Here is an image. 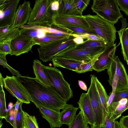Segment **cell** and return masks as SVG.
Returning a JSON list of instances; mask_svg holds the SVG:
<instances>
[{
    "label": "cell",
    "instance_id": "1",
    "mask_svg": "<svg viewBox=\"0 0 128 128\" xmlns=\"http://www.w3.org/2000/svg\"><path fill=\"white\" fill-rule=\"evenodd\" d=\"M18 77L36 106H40L59 112L64 109L67 102L52 86L42 84L35 78L28 76Z\"/></svg>",
    "mask_w": 128,
    "mask_h": 128
},
{
    "label": "cell",
    "instance_id": "2",
    "mask_svg": "<svg viewBox=\"0 0 128 128\" xmlns=\"http://www.w3.org/2000/svg\"><path fill=\"white\" fill-rule=\"evenodd\" d=\"M52 1L36 0L27 24L50 28L56 15L52 9Z\"/></svg>",
    "mask_w": 128,
    "mask_h": 128
},
{
    "label": "cell",
    "instance_id": "3",
    "mask_svg": "<svg viewBox=\"0 0 128 128\" xmlns=\"http://www.w3.org/2000/svg\"><path fill=\"white\" fill-rule=\"evenodd\" d=\"M84 16L90 28L104 40L108 45L114 44L116 31L114 24L97 15L89 14Z\"/></svg>",
    "mask_w": 128,
    "mask_h": 128
},
{
    "label": "cell",
    "instance_id": "4",
    "mask_svg": "<svg viewBox=\"0 0 128 128\" xmlns=\"http://www.w3.org/2000/svg\"><path fill=\"white\" fill-rule=\"evenodd\" d=\"M109 76L108 81L115 94L128 89V75L123 64L118 56L115 55L110 66L107 69Z\"/></svg>",
    "mask_w": 128,
    "mask_h": 128
},
{
    "label": "cell",
    "instance_id": "5",
    "mask_svg": "<svg viewBox=\"0 0 128 128\" xmlns=\"http://www.w3.org/2000/svg\"><path fill=\"white\" fill-rule=\"evenodd\" d=\"M91 8L96 15L113 24L123 16L117 0H94Z\"/></svg>",
    "mask_w": 128,
    "mask_h": 128
},
{
    "label": "cell",
    "instance_id": "6",
    "mask_svg": "<svg viewBox=\"0 0 128 128\" xmlns=\"http://www.w3.org/2000/svg\"><path fill=\"white\" fill-rule=\"evenodd\" d=\"M76 45L69 46L54 56L86 62L97 54L104 51L107 47H78Z\"/></svg>",
    "mask_w": 128,
    "mask_h": 128
},
{
    "label": "cell",
    "instance_id": "7",
    "mask_svg": "<svg viewBox=\"0 0 128 128\" xmlns=\"http://www.w3.org/2000/svg\"><path fill=\"white\" fill-rule=\"evenodd\" d=\"M52 86L67 102L73 96L70 84L64 79L61 71L55 67L43 65Z\"/></svg>",
    "mask_w": 128,
    "mask_h": 128
},
{
    "label": "cell",
    "instance_id": "8",
    "mask_svg": "<svg viewBox=\"0 0 128 128\" xmlns=\"http://www.w3.org/2000/svg\"><path fill=\"white\" fill-rule=\"evenodd\" d=\"M74 38L70 36L41 44L37 49L40 59L44 62L51 60L53 57L67 47L76 44L73 40Z\"/></svg>",
    "mask_w": 128,
    "mask_h": 128
},
{
    "label": "cell",
    "instance_id": "9",
    "mask_svg": "<svg viewBox=\"0 0 128 128\" xmlns=\"http://www.w3.org/2000/svg\"><path fill=\"white\" fill-rule=\"evenodd\" d=\"M4 80L5 88L13 96L23 103H30V96L18 77L6 76Z\"/></svg>",
    "mask_w": 128,
    "mask_h": 128
},
{
    "label": "cell",
    "instance_id": "10",
    "mask_svg": "<svg viewBox=\"0 0 128 128\" xmlns=\"http://www.w3.org/2000/svg\"><path fill=\"white\" fill-rule=\"evenodd\" d=\"M20 1L0 0V27L13 25Z\"/></svg>",
    "mask_w": 128,
    "mask_h": 128
},
{
    "label": "cell",
    "instance_id": "11",
    "mask_svg": "<svg viewBox=\"0 0 128 128\" xmlns=\"http://www.w3.org/2000/svg\"><path fill=\"white\" fill-rule=\"evenodd\" d=\"M90 83L87 92L92 107L95 122V126H102L104 122L103 116L98 99V93L95 81L96 76L91 74Z\"/></svg>",
    "mask_w": 128,
    "mask_h": 128
},
{
    "label": "cell",
    "instance_id": "12",
    "mask_svg": "<svg viewBox=\"0 0 128 128\" xmlns=\"http://www.w3.org/2000/svg\"><path fill=\"white\" fill-rule=\"evenodd\" d=\"M37 44L34 38L17 34L11 42V56H17L32 51L33 46Z\"/></svg>",
    "mask_w": 128,
    "mask_h": 128
},
{
    "label": "cell",
    "instance_id": "13",
    "mask_svg": "<svg viewBox=\"0 0 128 128\" xmlns=\"http://www.w3.org/2000/svg\"><path fill=\"white\" fill-rule=\"evenodd\" d=\"M116 43L108 45L98 58L92 68L97 72L107 69L111 64L115 55Z\"/></svg>",
    "mask_w": 128,
    "mask_h": 128
},
{
    "label": "cell",
    "instance_id": "14",
    "mask_svg": "<svg viewBox=\"0 0 128 128\" xmlns=\"http://www.w3.org/2000/svg\"><path fill=\"white\" fill-rule=\"evenodd\" d=\"M53 24L56 26H76L88 30L95 31L90 28L84 16L81 17L56 16L54 18Z\"/></svg>",
    "mask_w": 128,
    "mask_h": 128
},
{
    "label": "cell",
    "instance_id": "15",
    "mask_svg": "<svg viewBox=\"0 0 128 128\" xmlns=\"http://www.w3.org/2000/svg\"><path fill=\"white\" fill-rule=\"evenodd\" d=\"M78 104L85 120L90 125L91 128L94 126L95 122L93 112L87 92L82 93Z\"/></svg>",
    "mask_w": 128,
    "mask_h": 128
},
{
    "label": "cell",
    "instance_id": "16",
    "mask_svg": "<svg viewBox=\"0 0 128 128\" xmlns=\"http://www.w3.org/2000/svg\"><path fill=\"white\" fill-rule=\"evenodd\" d=\"M32 9L29 1H25L23 4H20L17 9L12 26L19 28L27 23Z\"/></svg>",
    "mask_w": 128,
    "mask_h": 128
},
{
    "label": "cell",
    "instance_id": "17",
    "mask_svg": "<svg viewBox=\"0 0 128 128\" xmlns=\"http://www.w3.org/2000/svg\"><path fill=\"white\" fill-rule=\"evenodd\" d=\"M59 7L56 16L80 17L83 16L78 10L74 0H59Z\"/></svg>",
    "mask_w": 128,
    "mask_h": 128
},
{
    "label": "cell",
    "instance_id": "18",
    "mask_svg": "<svg viewBox=\"0 0 128 128\" xmlns=\"http://www.w3.org/2000/svg\"><path fill=\"white\" fill-rule=\"evenodd\" d=\"M42 117L49 123L51 128H60L62 125L60 120V112L40 106H36Z\"/></svg>",
    "mask_w": 128,
    "mask_h": 128
},
{
    "label": "cell",
    "instance_id": "19",
    "mask_svg": "<svg viewBox=\"0 0 128 128\" xmlns=\"http://www.w3.org/2000/svg\"><path fill=\"white\" fill-rule=\"evenodd\" d=\"M20 30L19 34L30 38H41L45 36L46 32H50V28L34 25H24Z\"/></svg>",
    "mask_w": 128,
    "mask_h": 128
},
{
    "label": "cell",
    "instance_id": "20",
    "mask_svg": "<svg viewBox=\"0 0 128 128\" xmlns=\"http://www.w3.org/2000/svg\"><path fill=\"white\" fill-rule=\"evenodd\" d=\"M54 67L67 68L78 74L81 73L82 64L84 63L74 60L54 57L52 59Z\"/></svg>",
    "mask_w": 128,
    "mask_h": 128
},
{
    "label": "cell",
    "instance_id": "21",
    "mask_svg": "<svg viewBox=\"0 0 128 128\" xmlns=\"http://www.w3.org/2000/svg\"><path fill=\"white\" fill-rule=\"evenodd\" d=\"M122 24L121 28L117 31L121 46L122 52L124 60L128 64V33L126 30L128 23L126 19L123 17L120 18Z\"/></svg>",
    "mask_w": 128,
    "mask_h": 128
},
{
    "label": "cell",
    "instance_id": "22",
    "mask_svg": "<svg viewBox=\"0 0 128 128\" xmlns=\"http://www.w3.org/2000/svg\"><path fill=\"white\" fill-rule=\"evenodd\" d=\"M128 108V99L127 98L122 99L118 102H112L111 105L110 112L108 114L110 120L113 121L117 119Z\"/></svg>",
    "mask_w": 128,
    "mask_h": 128
},
{
    "label": "cell",
    "instance_id": "23",
    "mask_svg": "<svg viewBox=\"0 0 128 128\" xmlns=\"http://www.w3.org/2000/svg\"><path fill=\"white\" fill-rule=\"evenodd\" d=\"M78 108L74 107L72 104H66L62 111L60 112V120L62 124L70 126L76 116V113Z\"/></svg>",
    "mask_w": 128,
    "mask_h": 128
},
{
    "label": "cell",
    "instance_id": "24",
    "mask_svg": "<svg viewBox=\"0 0 128 128\" xmlns=\"http://www.w3.org/2000/svg\"><path fill=\"white\" fill-rule=\"evenodd\" d=\"M95 81L98 93V101L103 113L104 121L108 113L107 102L108 95L107 94L103 86L96 76Z\"/></svg>",
    "mask_w": 128,
    "mask_h": 128
},
{
    "label": "cell",
    "instance_id": "25",
    "mask_svg": "<svg viewBox=\"0 0 128 128\" xmlns=\"http://www.w3.org/2000/svg\"><path fill=\"white\" fill-rule=\"evenodd\" d=\"M41 62L37 59L33 60L32 67L35 78L42 84L47 86H52L51 84L44 69Z\"/></svg>",
    "mask_w": 128,
    "mask_h": 128
},
{
    "label": "cell",
    "instance_id": "26",
    "mask_svg": "<svg viewBox=\"0 0 128 128\" xmlns=\"http://www.w3.org/2000/svg\"><path fill=\"white\" fill-rule=\"evenodd\" d=\"M19 28L12 25L0 27V42L7 40H12L19 33Z\"/></svg>",
    "mask_w": 128,
    "mask_h": 128
},
{
    "label": "cell",
    "instance_id": "27",
    "mask_svg": "<svg viewBox=\"0 0 128 128\" xmlns=\"http://www.w3.org/2000/svg\"><path fill=\"white\" fill-rule=\"evenodd\" d=\"M24 128H39L38 124L34 116L30 115L27 112L23 111Z\"/></svg>",
    "mask_w": 128,
    "mask_h": 128
},
{
    "label": "cell",
    "instance_id": "28",
    "mask_svg": "<svg viewBox=\"0 0 128 128\" xmlns=\"http://www.w3.org/2000/svg\"><path fill=\"white\" fill-rule=\"evenodd\" d=\"M4 84H0V119L5 118L7 110L6 107L5 92L3 88Z\"/></svg>",
    "mask_w": 128,
    "mask_h": 128
},
{
    "label": "cell",
    "instance_id": "29",
    "mask_svg": "<svg viewBox=\"0 0 128 128\" xmlns=\"http://www.w3.org/2000/svg\"><path fill=\"white\" fill-rule=\"evenodd\" d=\"M88 124L85 120L82 112L80 111L76 115L72 124L68 128H89Z\"/></svg>",
    "mask_w": 128,
    "mask_h": 128
},
{
    "label": "cell",
    "instance_id": "30",
    "mask_svg": "<svg viewBox=\"0 0 128 128\" xmlns=\"http://www.w3.org/2000/svg\"><path fill=\"white\" fill-rule=\"evenodd\" d=\"M77 47L82 48H94L97 47H106L108 45L104 42L99 40H88L81 44H76Z\"/></svg>",
    "mask_w": 128,
    "mask_h": 128
},
{
    "label": "cell",
    "instance_id": "31",
    "mask_svg": "<svg viewBox=\"0 0 128 128\" xmlns=\"http://www.w3.org/2000/svg\"><path fill=\"white\" fill-rule=\"evenodd\" d=\"M56 26L64 30L71 32L72 33H88L97 35L95 31L88 30L80 27L72 26Z\"/></svg>",
    "mask_w": 128,
    "mask_h": 128
},
{
    "label": "cell",
    "instance_id": "32",
    "mask_svg": "<svg viewBox=\"0 0 128 128\" xmlns=\"http://www.w3.org/2000/svg\"><path fill=\"white\" fill-rule=\"evenodd\" d=\"M6 54L0 53V64L4 68H8L13 75L16 76H21L19 72L11 67L7 62L6 58Z\"/></svg>",
    "mask_w": 128,
    "mask_h": 128
},
{
    "label": "cell",
    "instance_id": "33",
    "mask_svg": "<svg viewBox=\"0 0 128 128\" xmlns=\"http://www.w3.org/2000/svg\"><path fill=\"white\" fill-rule=\"evenodd\" d=\"M103 52L97 54L89 62L82 64L81 68V73L93 70L92 68V66L94 64L98 57Z\"/></svg>",
    "mask_w": 128,
    "mask_h": 128
},
{
    "label": "cell",
    "instance_id": "34",
    "mask_svg": "<svg viewBox=\"0 0 128 128\" xmlns=\"http://www.w3.org/2000/svg\"><path fill=\"white\" fill-rule=\"evenodd\" d=\"M71 36L74 37H80L88 40H99L105 42L102 38L98 35L88 33L78 34L73 33Z\"/></svg>",
    "mask_w": 128,
    "mask_h": 128
},
{
    "label": "cell",
    "instance_id": "35",
    "mask_svg": "<svg viewBox=\"0 0 128 128\" xmlns=\"http://www.w3.org/2000/svg\"><path fill=\"white\" fill-rule=\"evenodd\" d=\"M22 102L20 104L15 119L16 128H24L23 125V114L22 108Z\"/></svg>",
    "mask_w": 128,
    "mask_h": 128
},
{
    "label": "cell",
    "instance_id": "36",
    "mask_svg": "<svg viewBox=\"0 0 128 128\" xmlns=\"http://www.w3.org/2000/svg\"><path fill=\"white\" fill-rule=\"evenodd\" d=\"M102 128H121L119 122L117 120L111 121L108 114L104 120L102 125Z\"/></svg>",
    "mask_w": 128,
    "mask_h": 128
},
{
    "label": "cell",
    "instance_id": "37",
    "mask_svg": "<svg viewBox=\"0 0 128 128\" xmlns=\"http://www.w3.org/2000/svg\"><path fill=\"white\" fill-rule=\"evenodd\" d=\"M16 116L14 108H13L7 111L6 116L4 118L6 122L9 123L13 128H16Z\"/></svg>",
    "mask_w": 128,
    "mask_h": 128
},
{
    "label": "cell",
    "instance_id": "38",
    "mask_svg": "<svg viewBox=\"0 0 128 128\" xmlns=\"http://www.w3.org/2000/svg\"><path fill=\"white\" fill-rule=\"evenodd\" d=\"M11 40H5L0 42V53L6 55L10 54L11 51L10 44Z\"/></svg>",
    "mask_w": 128,
    "mask_h": 128
},
{
    "label": "cell",
    "instance_id": "39",
    "mask_svg": "<svg viewBox=\"0 0 128 128\" xmlns=\"http://www.w3.org/2000/svg\"><path fill=\"white\" fill-rule=\"evenodd\" d=\"M90 0H74L78 10L82 14L89 4Z\"/></svg>",
    "mask_w": 128,
    "mask_h": 128
},
{
    "label": "cell",
    "instance_id": "40",
    "mask_svg": "<svg viewBox=\"0 0 128 128\" xmlns=\"http://www.w3.org/2000/svg\"><path fill=\"white\" fill-rule=\"evenodd\" d=\"M128 99V89L119 91H116L113 102H118L123 98Z\"/></svg>",
    "mask_w": 128,
    "mask_h": 128
},
{
    "label": "cell",
    "instance_id": "41",
    "mask_svg": "<svg viewBox=\"0 0 128 128\" xmlns=\"http://www.w3.org/2000/svg\"><path fill=\"white\" fill-rule=\"evenodd\" d=\"M117 1L120 10L128 16V0H117Z\"/></svg>",
    "mask_w": 128,
    "mask_h": 128
},
{
    "label": "cell",
    "instance_id": "42",
    "mask_svg": "<svg viewBox=\"0 0 128 128\" xmlns=\"http://www.w3.org/2000/svg\"><path fill=\"white\" fill-rule=\"evenodd\" d=\"M119 122L121 128H128V115L122 116Z\"/></svg>",
    "mask_w": 128,
    "mask_h": 128
},
{
    "label": "cell",
    "instance_id": "43",
    "mask_svg": "<svg viewBox=\"0 0 128 128\" xmlns=\"http://www.w3.org/2000/svg\"><path fill=\"white\" fill-rule=\"evenodd\" d=\"M115 94L111 92L109 94L107 102V109L108 114L110 112L111 107V105L112 102Z\"/></svg>",
    "mask_w": 128,
    "mask_h": 128
},
{
    "label": "cell",
    "instance_id": "44",
    "mask_svg": "<svg viewBox=\"0 0 128 128\" xmlns=\"http://www.w3.org/2000/svg\"><path fill=\"white\" fill-rule=\"evenodd\" d=\"M59 6V0H52L51 5L52 9L53 11L56 13V14Z\"/></svg>",
    "mask_w": 128,
    "mask_h": 128
},
{
    "label": "cell",
    "instance_id": "45",
    "mask_svg": "<svg viewBox=\"0 0 128 128\" xmlns=\"http://www.w3.org/2000/svg\"><path fill=\"white\" fill-rule=\"evenodd\" d=\"M73 40L76 44H78L83 43L84 41V39L80 37H74L73 39Z\"/></svg>",
    "mask_w": 128,
    "mask_h": 128
},
{
    "label": "cell",
    "instance_id": "46",
    "mask_svg": "<svg viewBox=\"0 0 128 128\" xmlns=\"http://www.w3.org/2000/svg\"><path fill=\"white\" fill-rule=\"evenodd\" d=\"M22 102L21 101H20L18 99H17L16 102V103L14 104V108L16 114L18 111V110Z\"/></svg>",
    "mask_w": 128,
    "mask_h": 128
},
{
    "label": "cell",
    "instance_id": "47",
    "mask_svg": "<svg viewBox=\"0 0 128 128\" xmlns=\"http://www.w3.org/2000/svg\"><path fill=\"white\" fill-rule=\"evenodd\" d=\"M78 83L79 85L81 88L86 91L87 90L86 86L83 82L82 81L78 80Z\"/></svg>",
    "mask_w": 128,
    "mask_h": 128
},
{
    "label": "cell",
    "instance_id": "48",
    "mask_svg": "<svg viewBox=\"0 0 128 128\" xmlns=\"http://www.w3.org/2000/svg\"><path fill=\"white\" fill-rule=\"evenodd\" d=\"M14 106V105H13L12 103L10 102L8 104V110H10Z\"/></svg>",
    "mask_w": 128,
    "mask_h": 128
},
{
    "label": "cell",
    "instance_id": "49",
    "mask_svg": "<svg viewBox=\"0 0 128 128\" xmlns=\"http://www.w3.org/2000/svg\"><path fill=\"white\" fill-rule=\"evenodd\" d=\"M91 128H102V126H94L91 127Z\"/></svg>",
    "mask_w": 128,
    "mask_h": 128
},
{
    "label": "cell",
    "instance_id": "50",
    "mask_svg": "<svg viewBox=\"0 0 128 128\" xmlns=\"http://www.w3.org/2000/svg\"><path fill=\"white\" fill-rule=\"evenodd\" d=\"M126 29L128 33V27L126 28Z\"/></svg>",
    "mask_w": 128,
    "mask_h": 128
},
{
    "label": "cell",
    "instance_id": "51",
    "mask_svg": "<svg viewBox=\"0 0 128 128\" xmlns=\"http://www.w3.org/2000/svg\"><path fill=\"white\" fill-rule=\"evenodd\" d=\"M127 64L128 65V64Z\"/></svg>",
    "mask_w": 128,
    "mask_h": 128
}]
</instances>
